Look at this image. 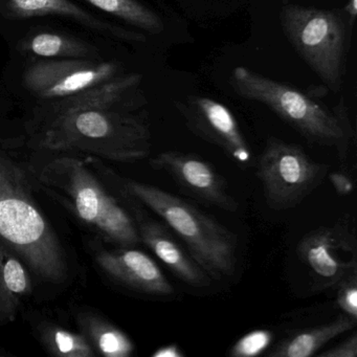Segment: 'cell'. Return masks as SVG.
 I'll return each mask as SVG.
<instances>
[{
  "label": "cell",
  "mask_w": 357,
  "mask_h": 357,
  "mask_svg": "<svg viewBox=\"0 0 357 357\" xmlns=\"http://www.w3.org/2000/svg\"><path fill=\"white\" fill-rule=\"evenodd\" d=\"M139 74L116 78L63 99L43 101L37 112L45 143L93 146L121 160H141L151 152V131L146 119L135 114L141 101Z\"/></svg>",
  "instance_id": "obj_1"
},
{
  "label": "cell",
  "mask_w": 357,
  "mask_h": 357,
  "mask_svg": "<svg viewBox=\"0 0 357 357\" xmlns=\"http://www.w3.org/2000/svg\"><path fill=\"white\" fill-rule=\"evenodd\" d=\"M231 84L238 96L266 106L305 139L333 148L340 162H346L355 142V131L344 99L330 109L308 93L244 66L233 70Z\"/></svg>",
  "instance_id": "obj_2"
},
{
  "label": "cell",
  "mask_w": 357,
  "mask_h": 357,
  "mask_svg": "<svg viewBox=\"0 0 357 357\" xmlns=\"http://www.w3.org/2000/svg\"><path fill=\"white\" fill-rule=\"evenodd\" d=\"M125 191L158 215L187 246L192 258L212 278L222 282L235 275L238 237L193 204L155 185L126 179Z\"/></svg>",
  "instance_id": "obj_3"
},
{
  "label": "cell",
  "mask_w": 357,
  "mask_h": 357,
  "mask_svg": "<svg viewBox=\"0 0 357 357\" xmlns=\"http://www.w3.org/2000/svg\"><path fill=\"white\" fill-rule=\"evenodd\" d=\"M284 35L307 66L334 93L344 84L351 28L342 11L286 3L280 11Z\"/></svg>",
  "instance_id": "obj_4"
},
{
  "label": "cell",
  "mask_w": 357,
  "mask_h": 357,
  "mask_svg": "<svg viewBox=\"0 0 357 357\" xmlns=\"http://www.w3.org/2000/svg\"><path fill=\"white\" fill-rule=\"evenodd\" d=\"M329 170V165L315 162L301 146L271 137L259 156L257 177L268 208L283 212L300 206Z\"/></svg>",
  "instance_id": "obj_5"
},
{
  "label": "cell",
  "mask_w": 357,
  "mask_h": 357,
  "mask_svg": "<svg viewBox=\"0 0 357 357\" xmlns=\"http://www.w3.org/2000/svg\"><path fill=\"white\" fill-rule=\"evenodd\" d=\"M0 236L50 278H60L63 265L40 213L24 196L0 188Z\"/></svg>",
  "instance_id": "obj_6"
},
{
  "label": "cell",
  "mask_w": 357,
  "mask_h": 357,
  "mask_svg": "<svg viewBox=\"0 0 357 357\" xmlns=\"http://www.w3.org/2000/svg\"><path fill=\"white\" fill-rule=\"evenodd\" d=\"M298 259L310 273L312 291H325L357 271L355 229L346 218L307 233L296 246Z\"/></svg>",
  "instance_id": "obj_7"
},
{
  "label": "cell",
  "mask_w": 357,
  "mask_h": 357,
  "mask_svg": "<svg viewBox=\"0 0 357 357\" xmlns=\"http://www.w3.org/2000/svg\"><path fill=\"white\" fill-rule=\"evenodd\" d=\"M120 64L97 59H47L26 68L24 85L43 100L63 99L78 95L121 75Z\"/></svg>",
  "instance_id": "obj_8"
},
{
  "label": "cell",
  "mask_w": 357,
  "mask_h": 357,
  "mask_svg": "<svg viewBox=\"0 0 357 357\" xmlns=\"http://www.w3.org/2000/svg\"><path fill=\"white\" fill-rule=\"evenodd\" d=\"M153 170L172 177L181 191L204 206L235 213L239 202L229 193L227 179L212 162L195 153L169 150L150 160Z\"/></svg>",
  "instance_id": "obj_9"
},
{
  "label": "cell",
  "mask_w": 357,
  "mask_h": 357,
  "mask_svg": "<svg viewBox=\"0 0 357 357\" xmlns=\"http://www.w3.org/2000/svg\"><path fill=\"white\" fill-rule=\"evenodd\" d=\"M188 128L220 148L239 167H250L252 153L233 112L210 98L190 96L175 103Z\"/></svg>",
  "instance_id": "obj_10"
},
{
  "label": "cell",
  "mask_w": 357,
  "mask_h": 357,
  "mask_svg": "<svg viewBox=\"0 0 357 357\" xmlns=\"http://www.w3.org/2000/svg\"><path fill=\"white\" fill-rule=\"evenodd\" d=\"M74 167L72 194L79 216L124 248L139 243L141 239L132 217L86 171Z\"/></svg>",
  "instance_id": "obj_11"
},
{
  "label": "cell",
  "mask_w": 357,
  "mask_h": 357,
  "mask_svg": "<svg viewBox=\"0 0 357 357\" xmlns=\"http://www.w3.org/2000/svg\"><path fill=\"white\" fill-rule=\"evenodd\" d=\"M137 227L141 241L181 282L195 289H206L212 286V278L175 239L168 225L149 217L137 216Z\"/></svg>",
  "instance_id": "obj_12"
},
{
  "label": "cell",
  "mask_w": 357,
  "mask_h": 357,
  "mask_svg": "<svg viewBox=\"0 0 357 357\" xmlns=\"http://www.w3.org/2000/svg\"><path fill=\"white\" fill-rule=\"evenodd\" d=\"M99 262L114 279L142 294L158 298L174 294V287L155 261L141 250L124 248L104 252Z\"/></svg>",
  "instance_id": "obj_13"
},
{
  "label": "cell",
  "mask_w": 357,
  "mask_h": 357,
  "mask_svg": "<svg viewBox=\"0 0 357 357\" xmlns=\"http://www.w3.org/2000/svg\"><path fill=\"white\" fill-rule=\"evenodd\" d=\"M8 8L12 15L17 18L29 20L45 16H59L118 40L135 43L147 41L145 35L142 33L99 20L97 16L85 11L70 0H8Z\"/></svg>",
  "instance_id": "obj_14"
},
{
  "label": "cell",
  "mask_w": 357,
  "mask_h": 357,
  "mask_svg": "<svg viewBox=\"0 0 357 357\" xmlns=\"http://www.w3.org/2000/svg\"><path fill=\"white\" fill-rule=\"evenodd\" d=\"M357 319L340 313L333 321L314 327L292 331L266 353L269 357H310L326 344L354 329Z\"/></svg>",
  "instance_id": "obj_15"
},
{
  "label": "cell",
  "mask_w": 357,
  "mask_h": 357,
  "mask_svg": "<svg viewBox=\"0 0 357 357\" xmlns=\"http://www.w3.org/2000/svg\"><path fill=\"white\" fill-rule=\"evenodd\" d=\"M24 51L45 59H98L99 51L89 43L57 33L43 32L24 43Z\"/></svg>",
  "instance_id": "obj_16"
},
{
  "label": "cell",
  "mask_w": 357,
  "mask_h": 357,
  "mask_svg": "<svg viewBox=\"0 0 357 357\" xmlns=\"http://www.w3.org/2000/svg\"><path fill=\"white\" fill-rule=\"evenodd\" d=\"M89 5L152 35L162 34L165 24L158 13L139 0H84Z\"/></svg>",
  "instance_id": "obj_17"
},
{
  "label": "cell",
  "mask_w": 357,
  "mask_h": 357,
  "mask_svg": "<svg viewBox=\"0 0 357 357\" xmlns=\"http://www.w3.org/2000/svg\"><path fill=\"white\" fill-rule=\"evenodd\" d=\"M273 340V332L269 330H252L239 338L231 347L229 354L233 357L258 356L269 348Z\"/></svg>",
  "instance_id": "obj_18"
},
{
  "label": "cell",
  "mask_w": 357,
  "mask_h": 357,
  "mask_svg": "<svg viewBox=\"0 0 357 357\" xmlns=\"http://www.w3.org/2000/svg\"><path fill=\"white\" fill-rule=\"evenodd\" d=\"M336 288V305L342 313L357 319V271L344 277Z\"/></svg>",
  "instance_id": "obj_19"
},
{
  "label": "cell",
  "mask_w": 357,
  "mask_h": 357,
  "mask_svg": "<svg viewBox=\"0 0 357 357\" xmlns=\"http://www.w3.org/2000/svg\"><path fill=\"white\" fill-rule=\"evenodd\" d=\"M100 347L105 354L112 356H127L133 351V344L122 332L107 330L100 336Z\"/></svg>",
  "instance_id": "obj_20"
},
{
  "label": "cell",
  "mask_w": 357,
  "mask_h": 357,
  "mask_svg": "<svg viewBox=\"0 0 357 357\" xmlns=\"http://www.w3.org/2000/svg\"><path fill=\"white\" fill-rule=\"evenodd\" d=\"M3 279H5L6 285L12 292L22 294L26 290V273L18 261L14 259L8 261L3 268Z\"/></svg>",
  "instance_id": "obj_21"
},
{
  "label": "cell",
  "mask_w": 357,
  "mask_h": 357,
  "mask_svg": "<svg viewBox=\"0 0 357 357\" xmlns=\"http://www.w3.org/2000/svg\"><path fill=\"white\" fill-rule=\"evenodd\" d=\"M319 357H356L357 356V334L353 332L349 337L335 346L317 353Z\"/></svg>",
  "instance_id": "obj_22"
},
{
  "label": "cell",
  "mask_w": 357,
  "mask_h": 357,
  "mask_svg": "<svg viewBox=\"0 0 357 357\" xmlns=\"http://www.w3.org/2000/svg\"><path fill=\"white\" fill-rule=\"evenodd\" d=\"M327 177L337 195L348 196L354 191V181L349 173L344 171H334V172L328 173Z\"/></svg>",
  "instance_id": "obj_23"
},
{
  "label": "cell",
  "mask_w": 357,
  "mask_h": 357,
  "mask_svg": "<svg viewBox=\"0 0 357 357\" xmlns=\"http://www.w3.org/2000/svg\"><path fill=\"white\" fill-rule=\"evenodd\" d=\"M56 344L64 354H68L76 349L74 338L70 334L64 333V332H58L56 334Z\"/></svg>",
  "instance_id": "obj_24"
},
{
  "label": "cell",
  "mask_w": 357,
  "mask_h": 357,
  "mask_svg": "<svg viewBox=\"0 0 357 357\" xmlns=\"http://www.w3.org/2000/svg\"><path fill=\"white\" fill-rule=\"evenodd\" d=\"M153 357H185V353L183 352L181 347L176 344H166L160 347L155 352L152 354Z\"/></svg>",
  "instance_id": "obj_25"
},
{
  "label": "cell",
  "mask_w": 357,
  "mask_h": 357,
  "mask_svg": "<svg viewBox=\"0 0 357 357\" xmlns=\"http://www.w3.org/2000/svg\"><path fill=\"white\" fill-rule=\"evenodd\" d=\"M342 13H344L349 26L352 29L354 26L355 20H356L357 0H349L348 3L344 6V10H342Z\"/></svg>",
  "instance_id": "obj_26"
}]
</instances>
